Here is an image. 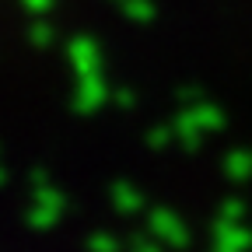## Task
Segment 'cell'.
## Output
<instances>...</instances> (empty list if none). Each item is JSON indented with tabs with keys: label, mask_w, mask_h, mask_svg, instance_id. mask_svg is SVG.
<instances>
[{
	"label": "cell",
	"mask_w": 252,
	"mask_h": 252,
	"mask_svg": "<svg viewBox=\"0 0 252 252\" xmlns=\"http://www.w3.org/2000/svg\"><path fill=\"white\" fill-rule=\"evenodd\" d=\"M25 182H28V189H39V186H49V172H46V168L39 165V168H32V172H28V179H25Z\"/></svg>",
	"instance_id": "4fadbf2b"
},
{
	"label": "cell",
	"mask_w": 252,
	"mask_h": 252,
	"mask_svg": "<svg viewBox=\"0 0 252 252\" xmlns=\"http://www.w3.org/2000/svg\"><path fill=\"white\" fill-rule=\"evenodd\" d=\"M84 249L88 252H123V242L112 235V231H91L84 238Z\"/></svg>",
	"instance_id": "30bf717a"
},
{
	"label": "cell",
	"mask_w": 252,
	"mask_h": 252,
	"mask_svg": "<svg viewBox=\"0 0 252 252\" xmlns=\"http://www.w3.org/2000/svg\"><path fill=\"white\" fill-rule=\"evenodd\" d=\"M214 245L224 249H238V252H252V228H245V220H231V217H217L214 220Z\"/></svg>",
	"instance_id": "277c9868"
},
{
	"label": "cell",
	"mask_w": 252,
	"mask_h": 252,
	"mask_svg": "<svg viewBox=\"0 0 252 252\" xmlns=\"http://www.w3.org/2000/svg\"><path fill=\"white\" fill-rule=\"evenodd\" d=\"M214 252H238V249H224V245H214Z\"/></svg>",
	"instance_id": "9a60e30c"
},
{
	"label": "cell",
	"mask_w": 252,
	"mask_h": 252,
	"mask_svg": "<svg viewBox=\"0 0 252 252\" xmlns=\"http://www.w3.org/2000/svg\"><path fill=\"white\" fill-rule=\"evenodd\" d=\"M217 217H231V220H245V200L242 196H224L217 207Z\"/></svg>",
	"instance_id": "7c38bea8"
},
{
	"label": "cell",
	"mask_w": 252,
	"mask_h": 252,
	"mask_svg": "<svg viewBox=\"0 0 252 252\" xmlns=\"http://www.w3.org/2000/svg\"><path fill=\"white\" fill-rule=\"evenodd\" d=\"M109 102V88L98 74H81L77 91H74V112L77 116H94L102 105Z\"/></svg>",
	"instance_id": "3957f363"
},
{
	"label": "cell",
	"mask_w": 252,
	"mask_h": 252,
	"mask_svg": "<svg viewBox=\"0 0 252 252\" xmlns=\"http://www.w3.org/2000/svg\"><path fill=\"white\" fill-rule=\"evenodd\" d=\"M109 203H112V210H119L123 217H137V214L147 207V196H144V189H137L133 182L119 179V182L109 186Z\"/></svg>",
	"instance_id": "5b68a950"
},
{
	"label": "cell",
	"mask_w": 252,
	"mask_h": 252,
	"mask_svg": "<svg viewBox=\"0 0 252 252\" xmlns=\"http://www.w3.org/2000/svg\"><path fill=\"white\" fill-rule=\"evenodd\" d=\"M220 172L231 182H249L252 179V151L245 147H231L224 158H220Z\"/></svg>",
	"instance_id": "8992f818"
},
{
	"label": "cell",
	"mask_w": 252,
	"mask_h": 252,
	"mask_svg": "<svg viewBox=\"0 0 252 252\" xmlns=\"http://www.w3.org/2000/svg\"><path fill=\"white\" fill-rule=\"evenodd\" d=\"M25 224H28L32 231H53V228L60 224V210H49V207H42V203H32V207L25 210Z\"/></svg>",
	"instance_id": "ba28073f"
},
{
	"label": "cell",
	"mask_w": 252,
	"mask_h": 252,
	"mask_svg": "<svg viewBox=\"0 0 252 252\" xmlns=\"http://www.w3.org/2000/svg\"><path fill=\"white\" fill-rule=\"evenodd\" d=\"M168 245L161 242V238H154L151 231L147 235H133L130 242H126V252H165Z\"/></svg>",
	"instance_id": "8fae6325"
},
{
	"label": "cell",
	"mask_w": 252,
	"mask_h": 252,
	"mask_svg": "<svg viewBox=\"0 0 252 252\" xmlns=\"http://www.w3.org/2000/svg\"><path fill=\"white\" fill-rule=\"evenodd\" d=\"M112 102H116L119 109H133V94H130V91H116Z\"/></svg>",
	"instance_id": "5bb4252c"
},
{
	"label": "cell",
	"mask_w": 252,
	"mask_h": 252,
	"mask_svg": "<svg viewBox=\"0 0 252 252\" xmlns=\"http://www.w3.org/2000/svg\"><path fill=\"white\" fill-rule=\"evenodd\" d=\"M224 123L228 116L220 112L217 105L210 102H193V105H182V112L175 116V130H196V133H217V130H224Z\"/></svg>",
	"instance_id": "7a4b0ae2"
},
{
	"label": "cell",
	"mask_w": 252,
	"mask_h": 252,
	"mask_svg": "<svg viewBox=\"0 0 252 252\" xmlns=\"http://www.w3.org/2000/svg\"><path fill=\"white\" fill-rule=\"evenodd\" d=\"M144 140H147V147H151V151H168L172 144H179L175 123H172V126H168V123H161V126H151Z\"/></svg>",
	"instance_id": "9c48e42d"
},
{
	"label": "cell",
	"mask_w": 252,
	"mask_h": 252,
	"mask_svg": "<svg viewBox=\"0 0 252 252\" xmlns=\"http://www.w3.org/2000/svg\"><path fill=\"white\" fill-rule=\"evenodd\" d=\"M147 231L154 235V238H161L172 252H182V249H189V242H193V235H189V224L175 214V210H168V207H154V210H147Z\"/></svg>",
	"instance_id": "6da1fadb"
},
{
	"label": "cell",
	"mask_w": 252,
	"mask_h": 252,
	"mask_svg": "<svg viewBox=\"0 0 252 252\" xmlns=\"http://www.w3.org/2000/svg\"><path fill=\"white\" fill-rule=\"evenodd\" d=\"M70 63H74L77 77L81 74H98V49H94L88 39H74L70 42Z\"/></svg>",
	"instance_id": "52a82bcc"
}]
</instances>
